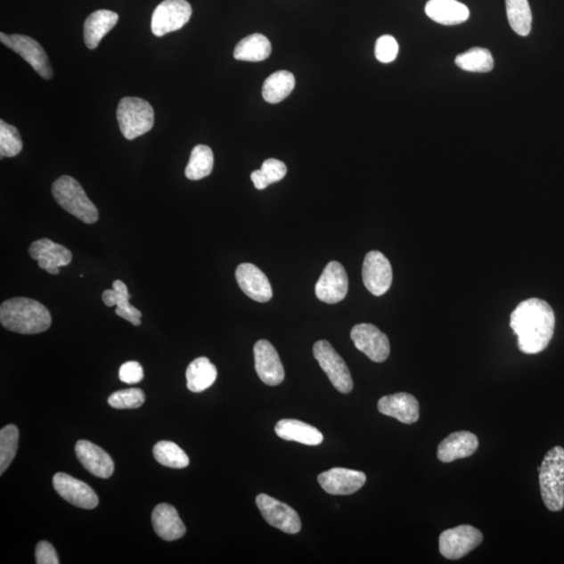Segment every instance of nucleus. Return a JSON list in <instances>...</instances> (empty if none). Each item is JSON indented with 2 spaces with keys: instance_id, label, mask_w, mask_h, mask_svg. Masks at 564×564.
<instances>
[{
  "instance_id": "30",
  "label": "nucleus",
  "mask_w": 564,
  "mask_h": 564,
  "mask_svg": "<svg viewBox=\"0 0 564 564\" xmlns=\"http://www.w3.org/2000/svg\"><path fill=\"white\" fill-rule=\"evenodd\" d=\"M215 157L208 145L199 144L192 149L190 162L185 168L187 179L197 181L208 177L214 169Z\"/></svg>"
},
{
  "instance_id": "29",
  "label": "nucleus",
  "mask_w": 564,
  "mask_h": 564,
  "mask_svg": "<svg viewBox=\"0 0 564 564\" xmlns=\"http://www.w3.org/2000/svg\"><path fill=\"white\" fill-rule=\"evenodd\" d=\"M295 77L290 71L281 70L271 75L264 83L263 98L270 104H277L292 93Z\"/></svg>"
},
{
  "instance_id": "37",
  "label": "nucleus",
  "mask_w": 564,
  "mask_h": 564,
  "mask_svg": "<svg viewBox=\"0 0 564 564\" xmlns=\"http://www.w3.org/2000/svg\"><path fill=\"white\" fill-rule=\"evenodd\" d=\"M144 402V393L137 388L114 392L108 398V404L118 410L141 408Z\"/></svg>"
},
{
  "instance_id": "8",
  "label": "nucleus",
  "mask_w": 564,
  "mask_h": 564,
  "mask_svg": "<svg viewBox=\"0 0 564 564\" xmlns=\"http://www.w3.org/2000/svg\"><path fill=\"white\" fill-rule=\"evenodd\" d=\"M0 41L14 51L21 58L32 66L37 74L44 78L45 80H50L53 78V69L44 47L37 41L23 35H7L0 34Z\"/></svg>"
},
{
  "instance_id": "31",
  "label": "nucleus",
  "mask_w": 564,
  "mask_h": 564,
  "mask_svg": "<svg viewBox=\"0 0 564 564\" xmlns=\"http://www.w3.org/2000/svg\"><path fill=\"white\" fill-rule=\"evenodd\" d=\"M454 63L459 69L469 72H489L495 68L493 54L486 48L474 47L458 54Z\"/></svg>"
},
{
  "instance_id": "23",
  "label": "nucleus",
  "mask_w": 564,
  "mask_h": 564,
  "mask_svg": "<svg viewBox=\"0 0 564 564\" xmlns=\"http://www.w3.org/2000/svg\"><path fill=\"white\" fill-rule=\"evenodd\" d=\"M130 298L128 287L121 281H115L112 290H106L102 295V302L106 307H118L115 313L119 317L129 321L135 326H139L142 324L143 313L130 305Z\"/></svg>"
},
{
  "instance_id": "38",
  "label": "nucleus",
  "mask_w": 564,
  "mask_h": 564,
  "mask_svg": "<svg viewBox=\"0 0 564 564\" xmlns=\"http://www.w3.org/2000/svg\"><path fill=\"white\" fill-rule=\"evenodd\" d=\"M399 46L396 38L390 35L381 36L376 41L375 57L381 63H391L396 59Z\"/></svg>"
},
{
  "instance_id": "14",
  "label": "nucleus",
  "mask_w": 564,
  "mask_h": 564,
  "mask_svg": "<svg viewBox=\"0 0 564 564\" xmlns=\"http://www.w3.org/2000/svg\"><path fill=\"white\" fill-rule=\"evenodd\" d=\"M53 488L69 504L82 509H94L99 505V496L86 483L77 480L64 472H59L53 478Z\"/></svg>"
},
{
  "instance_id": "35",
  "label": "nucleus",
  "mask_w": 564,
  "mask_h": 564,
  "mask_svg": "<svg viewBox=\"0 0 564 564\" xmlns=\"http://www.w3.org/2000/svg\"><path fill=\"white\" fill-rule=\"evenodd\" d=\"M20 429L14 424H9L0 430V475L8 470L16 456Z\"/></svg>"
},
{
  "instance_id": "32",
  "label": "nucleus",
  "mask_w": 564,
  "mask_h": 564,
  "mask_svg": "<svg viewBox=\"0 0 564 564\" xmlns=\"http://www.w3.org/2000/svg\"><path fill=\"white\" fill-rule=\"evenodd\" d=\"M509 24L519 36L529 35L532 28V12L527 0H506Z\"/></svg>"
},
{
  "instance_id": "9",
  "label": "nucleus",
  "mask_w": 564,
  "mask_h": 564,
  "mask_svg": "<svg viewBox=\"0 0 564 564\" xmlns=\"http://www.w3.org/2000/svg\"><path fill=\"white\" fill-rule=\"evenodd\" d=\"M192 10L186 0H165L151 16V32L157 37L176 32L190 21Z\"/></svg>"
},
{
  "instance_id": "21",
  "label": "nucleus",
  "mask_w": 564,
  "mask_h": 564,
  "mask_svg": "<svg viewBox=\"0 0 564 564\" xmlns=\"http://www.w3.org/2000/svg\"><path fill=\"white\" fill-rule=\"evenodd\" d=\"M478 447V437L466 430L448 435L440 442L437 458L444 463L454 462V460L469 458Z\"/></svg>"
},
{
  "instance_id": "16",
  "label": "nucleus",
  "mask_w": 564,
  "mask_h": 564,
  "mask_svg": "<svg viewBox=\"0 0 564 564\" xmlns=\"http://www.w3.org/2000/svg\"><path fill=\"white\" fill-rule=\"evenodd\" d=\"M29 252L30 257L37 260L42 270L53 275L59 274L61 266H69L72 260V253L68 248L48 239L34 241Z\"/></svg>"
},
{
  "instance_id": "28",
  "label": "nucleus",
  "mask_w": 564,
  "mask_h": 564,
  "mask_svg": "<svg viewBox=\"0 0 564 564\" xmlns=\"http://www.w3.org/2000/svg\"><path fill=\"white\" fill-rule=\"evenodd\" d=\"M272 52L271 42L262 34H253L236 45L233 56L247 62H260L268 59Z\"/></svg>"
},
{
  "instance_id": "6",
  "label": "nucleus",
  "mask_w": 564,
  "mask_h": 564,
  "mask_svg": "<svg viewBox=\"0 0 564 564\" xmlns=\"http://www.w3.org/2000/svg\"><path fill=\"white\" fill-rule=\"evenodd\" d=\"M314 356L321 368L329 376L331 383L341 393L348 394L354 389V380L351 378L347 363L337 353L331 345L321 339L314 345Z\"/></svg>"
},
{
  "instance_id": "12",
  "label": "nucleus",
  "mask_w": 564,
  "mask_h": 564,
  "mask_svg": "<svg viewBox=\"0 0 564 564\" xmlns=\"http://www.w3.org/2000/svg\"><path fill=\"white\" fill-rule=\"evenodd\" d=\"M257 505L268 523L289 535H297L301 530L298 513L292 507L265 494L257 497Z\"/></svg>"
},
{
  "instance_id": "5",
  "label": "nucleus",
  "mask_w": 564,
  "mask_h": 564,
  "mask_svg": "<svg viewBox=\"0 0 564 564\" xmlns=\"http://www.w3.org/2000/svg\"><path fill=\"white\" fill-rule=\"evenodd\" d=\"M117 118L125 138L133 141L153 128L155 115L149 102L129 96L119 102Z\"/></svg>"
},
{
  "instance_id": "15",
  "label": "nucleus",
  "mask_w": 564,
  "mask_h": 564,
  "mask_svg": "<svg viewBox=\"0 0 564 564\" xmlns=\"http://www.w3.org/2000/svg\"><path fill=\"white\" fill-rule=\"evenodd\" d=\"M367 481L364 472L347 469H331L319 475L318 482L327 494L350 495L359 491Z\"/></svg>"
},
{
  "instance_id": "39",
  "label": "nucleus",
  "mask_w": 564,
  "mask_h": 564,
  "mask_svg": "<svg viewBox=\"0 0 564 564\" xmlns=\"http://www.w3.org/2000/svg\"><path fill=\"white\" fill-rule=\"evenodd\" d=\"M143 379V369L138 362L130 361L119 368V380L126 384H137Z\"/></svg>"
},
{
  "instance_id": "11",
  "label": "nucleus",
  "mask_w": 564,
  "mask_h": 564,
  "mask_svg": "<svg viewBox=\"0 0 564 564\" xmlns=\"http://www.w3.org/2000/svg\"><path fill=\"white\" fill-rule=\"evenodd\" d=\"M350 337L356 349L375 363H383L390 356L389 339L372 324L356 325L351 330Z\"/></svg>"
},
{
  "instance_id": "1",
  "label": "nucleus",
  "mask_w": 564,
  "mask_h": 564,
  "mask_svg": "<svg viewBox=\"0 0 564 564\" xmlns=\"http://www.w3.org/2000/svg\"><path fill=\"white\" fill-rule=\"evenodd\" d=\"M511 327L518 336L521 353H542L551 342L555 330V314L547 301L530 298L520 302L511 317Z\"/></svg>"
},
{
  "instance_id": "26",
  "label": "nucleus",
  "mask_w": 564,
  "mask_h": 564,
  "mask_svg": "<svg viewBox=\"0 0 564 564\" xmlns=\"http://www.w3.org/2000/svg\"><path fill=\"white\" fill-rule=\"evenodd\" d=\"M275 432L279 438L311 446L323 444L324 439L323 433L318 429L295 420L278 421L275 426Z\"/></svg>"
},
{
  "instance_id": "34",
  "label": "nucleus",
  "mask_w": 564,
  "mask_h": 564,
  "mask_svg": "<svg viewBox=\"0 0 564 564\" xmlns=\"http://www.w3.org/2000/svg\"><path fill=\"white\" fill-rule=\"evenodd\" d=\"M287 172V166L282 161L274 159H266L262 168L251 174V180L257 190L263 191L270 184H276L286 177Z\"/></svg>"
},
{
  "instance_id": "18",
  "label": "nucleus",
  "mask_w": 564,
  "mask_h": 564,
  "mask_svg": "<svg viewBox=\"0 0 564 564\" xmlns=\"http://www.w3.org/2000/svg\"><path fill=\"white\" fill-rule=\"evenodd\" d=\"M236 282L249 298L260 303L272 299L273 290L268 277L252 264H241L235 271Z\"/></svg>"
},
{
  "instance_id": "40",
  "label": "nucleus",
  "mask_w": 564,
  "mask_h": 564,
  "mask_svg": "<svg viewBox=\"0 0 564 564\" xmlns=\"http://www.w3.org/2000/svg\"><path fill=\"white\" fill-rule=\"evenodd\" d=\"M36 563L37 564H59V557L56 550L50 543L40 542L36 547Z\"/></svg>"
},
{
  "instance_id": "17",
  "label": "nucleus",
  "mask_w": 564,
  "mask_h": 564,
  "mask_svg": "<svg viewBox=\"0 0 564 564\" xmlns=\"http://www.w3.org/2000/svg\"><path fill=\"white\" fill-rule=\"evenodd\" d=\"M256 370L263 383L268 386L281 385L284 380V369L274 347L266 339H259L254 345Z\"/></svg>"
},
{
  "instance_id": "3",
  "label": "nucleus",
  "mask_w": 564,
  "mask_h": 564,
  "mask_svg": "<svg viewBox=\"0 0 564 564\" xmlns=\"http://www.w3.org/2000/svg\"><path fill=\"white\" fill-rule=\"evenodd\" d=\"M539 471V486L545 507L561 511L564 507V450L555 446L545 454Z\"/></svg>"
},
{
  "instance_id": "36",
  "label": "nucleus",
  "mask_w": 564,
  "mask_h": 564,
  "mask_svg": "<svg viewBox=\"0 0 564 564\" xmlns=\"http://www.w3.org/2000/svg\"><path fill=\"white\" fill-rule=\"evenodd\" d=\"M22 141L16 127L0 120V156L15 157L22 151Z\"/></svg>"
},
{
  "instance_id": "20",
  "label": "nucleus",
  "mask_w": 564,
  "mask_h": 564,
  "mask_svg": "<svg viewBox=\"0 0 564 564\" xmlns=\"http://www.w3.org/2000/svg\"><path fill=\"white\" fill-rule=\"evenodd\" d=\"M378 409L381 414L396 418L405 424L415 423L420 420V403L409 393L400 392L381 397Z\"/></svg>"
},
{
  "instance_id": "13",
  "label": "nucleus",
  "mask_w": 564,
  "mask_h": 564,
  "mask_svg": "<svg viewBox=\"0 0 564 564\" xmlns=\"http://www.w3.org/2000/svg\"><path fill=\"white\" fill-rule=\"evenodd\" d=\"M348 287V276L344 266L338 262H331L325 266L315 290L320 301L335 305L347 297Z\"/></svg>"
},
{
  "instance_id": "33",
  "label": "nucleus",
  "mask_w": 564,
  "mask_h": 564,
  "mask_svg": "<svg viewBox=\"0 0 564 564\" xmlns=\"http://www.w3.org/2000/svg\"><path fill=\"white\" fill-rule=\"evenodd\" d=\"M157 462L169 469L182 470L190 465V458L172 441H159L153 448Z\"/></svg>"
},
{
  "instance_id": "10",
  "label": "nucleus",
  "mask_w": 564,
  "mask_h": 564,
  "mask_svg": "<svg viewBox=\"0 0 564 564\" xmlns=\"http://www.w3.org/2000/svg\"><path fill=\"white\" fill-rule=\"evenodd\" d=\"M364 286L374 296H383L391 288L393 281L392 266L380 251H372L367 254L363 264Z\"/></svg>"
},
{
  "instance_id": "19",
  "label": "nucleus",
  "mask_w": 564,
  "mask_h": 564,
  "mask_svg": "<svg viewBox=\"0 0 564 564\" xmlns=\"http://www.w3.org/2000/svg\"><path fill=\"white\" fill-rule=\"evenodd\" d=\"M76 454L78 461L90 474L101 478H109L113 475L114 462L110 454L93 442L78 441Z\"/></svg>"
},
{
  "instance_id": "7",
  "label": "nucleus",
  "mask_w": 564,
  "mask_h": 564,
  "mask_svg": "<svg viewBox=\"0 0 564 564\" xmlns=\"http://www.w3.org/2000/svg\"><path fill=\"white\" fill-rule=\"evenodd\" d=\"M483 543L480 530L470 525L458 526L441 533L439 550L446 560H458Z\"/></svg>"
},
{
  "instance_id": "25",
  "label": "nucleus",
  "mask_w": 564,
  "mask_h": 564,
  "mask_svg": "<svg viewBox=\"0 0 564 564\" xmlns=\"http://www.w3.org/2000/svg\"><path fill=\"white\" fill-rule=\"evenodd\" d=\"M119 15L115 12L99 10L94 12L84 24L85 45L89 50L98 47L100 42L117 26Z\"/></svg>"
},
{
  "instance_id": "24",
  "label": "nucleus",
  "mask_w": 564,
  "mask_h": 564,
  "mask_svg": "<svg viewBox=\"0 0 564 564\" xmlns=\"http://www.w3.org/2000/svg\"><path fill=\"white\" fill-rule=\"evenodd\" d=\"M426 14L444 26H457L469 20L470 10L457 0H429L426 4Z\"/></svg>"
},
{
  "instance_id": "22",
  "label": "nucleus",
  "mask_w": 564,
  "mask_h": 564,
  "mask_svg": "<svg viewBox=\"0 0 564 564\" xmlns=\"http://www.w3.org/2000/svg\"><path fill=\"white\" fill-rule=\"evenodd\" d=\"M151 523L157 535L167 542L177 541L185 535L186 527L172 505L159 504L151 514Z\"/></svg>"
},
{
  "instance_id": "27",
  "label": "nucleus",
  "mask_w": 564,
  "mask_h": 564,
  "mask_svg": "<svg viewBox=\"0 0 564 564\" xmlns=\"http://www.w3.org/2000/svg\"><path fill=\"white\" fill-rule=\"evenodd\" d=\"M217 370L208 357H198L186 370L187 389L193 393H201L215 384Z\"/></svg>"
},
{
  "instance_id": "4",
  "label": "nucleus",
  "mask_w": 564,
  "mask_h": 564,
  "mask_svg": "<svg viewBox=\"0 0 564 564\" xmlns=\"http://www.w3.org/2000/svg\"><path fill=\"white\" fill-rule=\"evenodd\" d=\"M52 192L61 208L78 220L89 225L99 221L98 208L75 178L62 176L53 182Z\"/></svg>"
},
{
  "instance_id": "2",
  "label": "nucleus",
  "mask_w": 564,
  "mask_h": 564,
  "mask_svg": "<svg viewBox=\"0 0 564 564\" xmlns=\"http://www.w3.org/2000/svg\"><path fill=\"white\" fill-rule=\"evenodd\" d=\"M0 323L10 331L36 335L50 329V311L37 300L16 297L0 307Z\"/></svg>"
}]
</instances>
